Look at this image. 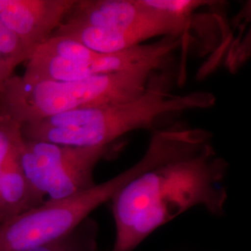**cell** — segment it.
<instances>
[{"label": "cell", "instance_id": "277c9868", "mask_svg": "<svg viewBox=\"0 0 251 251\" xmlns=\"http://www.w3.org/2000/svg\"><path fill=\"white\" fill-rule=\"evenodd\" d=\"M173 157L171 146L163 139L152 137L142 158L117 176L67 198L47 199L1 225L0 251H27L71 232L131 180Z\"/></svg>", "mask_w": 251, "mask_h": 251}, {"label": "cell", "instance_id": "52a82bcc", "mask_svg": "<svg viewBox=\"0 0 251 251\" xmlns=\"http://www.w3.org/2000/svg\"><path fill=\"white\" fill-rule=\"evenodd\" d=\"M106 146H70L22 139L21 164L27 181L42 203L67 198L96 184L95 167Z\"/></svg>", "mask_w": 251, "mask_h": 251}, {"label": "cell", "instance_id": "6da1fadb", "mask_svg": "<svg viewBox=\"0 0 251 251\" xmlns=\"http://www.w3.org/2000/svg\"><path fill=\"white\" fill-rule=\"evenodd\" d=\"M228 163L212 145L165 163L131 180L112 198L117 235L110 251H133L162 225L196 206L225 213Z\"/></svg>", "mask_w": 251, "mask_h": 251}, {"label": "cell", "instance_id": "7a4b0ae2", "mask_svg": "<svg viewBox=\"0 0 251 251\" xmlns=\"http://www.w3.org/2000/svg\"><path fill=\"white\" fill-rule=\"evenodd\" d=\"M216 103L211 92L174 95L149 87L138 98L96 107L73 110L21 126L24 140L70 146H106L124 135L151 127L167 116Z\"/></svg>", "mask_w": 251, "mask_h": 251}, {"label": "cell", "instance_id": "3957f363", "mask_svg": "<svg viewBox=\"0 0 251 251\" xmlns=\"http://www.w3.org/2000/svg\"><path fill=\"white\" fill-rule=\"evenodd\" d=\"M190 22L154 7L150 0H75L52 36L95 51L117 52L157 36L180 37Z\"/></svg>", "mask_w": 251, "mask_h": 251}, {"label": "cell", "instance_id": "7c38bea8", "mask_svg": "<svg viewBox=\"0 0 251 251\" xmlns=\"http://www.w3.org/2000/svg\"><path fill=\"white\" fill-rule=\"evenodd\" d=\"M19 125L20 124L13 121L6 113L0 110V179L12 135Z\"/></svg>", "mask_w": 251, "mask_h": 251}, {"label": "cell", "instance_id": "8992f818", "mask_svg": "<svg viewBox=\"0 0 251 251\" xmlns=\"http://www.w3.org/2000/svg\"><path fill=\"white\" fill-rule=\"evenodd\" d=\"M181 44V36L142 44L117 52H99L63 36H52L26 62L24 82L73 81L117 73H153Z\"/></svg>", "mask_w": 251, "mask_h": 251}, {"label": "cell", "instance_id": "4fadbf2b", "mask_svg": "<svg viewBox=\"0 0 251 251\" xmlns=\"http://www.w3.org/2000/svg\"><path fill=\"white\" fill-rule=\"evenodd\" d=\"M14 67H12L9 63L0 58V88L1 86L12 76L14 71Z\"/></svg>", "mask_w": 251, "mask_h": 251}, {"label": "cell", "instance_id": "9c48e42d", "mask_svg": "<svg viewBox=\"0 0 251 251\" xmlns=\"http://www.w3.org/2000/svg\"><path fill=\"white\" fill-rule=\"evenodd\" d=\"M22 139L21 125H19L12 135L0 179V226L43 204L33 193L22 168L20 157Z\"/></svg>", "mask_w": 251, "mask_h": 251}, {"label": "cell", "instance_id": "30bf717a", "mask_svg": "<svg viewBox=\"0 0 251 251\" xmlns=\"http://www.w3.org/2000/svg\"><path fill=\"white\" fill-rule=\"evenodd\" d=\"M99 225L90 217L71 232L25 251H99Z\"/></svg>", "mask_w": 251, "mask_h": 251}, {"label": "cell", "instance_id": "5b68a950", "mask_svg": "<svg viewBox=\"0 0 251 251\" xmlns=\"http://www.w3.org/2000/svg\"><path fill=\"white\" fill-rule=\"evenodd\" d=\"M152 74L134 71L38 82L11 76L0 88V110L22 126L73 110L123 102L144 94Z\"/></svg>", "mask_w": 251, "mask_h": 251}, {"label": "cell", "instance_id": "8fae6325", "mask_svg": "<svg viewBox=\"0 0 251 251\" xmlns=\"http://www.w3.org/2000/svg\"><path fill=\"white\" fill-rule=\"evenodd\" d=\"M34 52L0 21V58L12 67L27 62Z\"/></svg>", "mask_w": 251, "mask_h": 251}, {"label": "cell", "instance_id": "ba28073f", "mask_svg": "<svg viewBox=\"0 0 251 251\" xmlns=\"http://www.w3.org/2000/svg\"><path fill=\"white\" fill-rule=\"evenodd\" d=\"M75 0H0V21L35 52L50 38Z\"/></svg>", "mask_w": 251, "mask_h": 251}]
</instances>
